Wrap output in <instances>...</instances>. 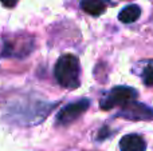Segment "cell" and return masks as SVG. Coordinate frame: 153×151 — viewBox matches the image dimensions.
Masks as SVG:
<instances>
[{
  "label": "cell",
  "instance_id": "3",
  "mask_svg": "<svg viewBox=\"0 0 153 151\" xmlns=\"http://www.w3.org/2000/svg\"><path fill=\"white\" fill-rule=\"evenodd\" d=\"M136 96H137V91L134 88L126 87V86H117L111 88L108 94H105V96L100 102V107L105 111H109L116 107H125L134 102Z\"/></svg>",
  "mask_w": 153,
  "mask_h": 151
},
{
  "label": "cell",
  "instance_id": "1",
  "mask_svg": "<svg viewBox=\"0 0 153 151\" xmlns=\"http://www.w3.org/2000/svg\"><path fill=\"white\" fill-rule=\"evenodd\" d=\"M55 103H45V102H16L11 103L7 107L4 114V119L11 125L18 126H34L43 122Z\"/></svg>",
  "mask_w": 153,
  "mask_h": 151
},
{
  "label": "cell",
  "instance_id": "7",
  "mask_svg": "<svg viewBox=\"0 0 153 151\" xmlns=\"http://www.w3.org/2000/svg\"><path fill=\"white\" fill-rule=\"evenodd\" d=\"M140 16H141V8L136 4H132L122 8L121 12L118 13V20L125 24H130L134 23L136 20H138Z\"/></svg>",
  "mask_w": 153,
  "mask_h": 151
},
{
  "label": "cell",
  "instance_id": "2",
  "mask_svg": "<svg viewBox=\"0 0 153 151\" xmlns=\"http://www.w3.org/2000/svg\"><path fill=\"white\" fill-rule=\"evenodd\" d=\"M79 60L71 54H65L56 60L54 75L55 79L65 88H76L81 83L79 79Z\"/></svg>",
  "mask_w": 153,
  "mask_h": 151
},
{
  "label": "cell",
  "instance_id": "4",
  "mask_svg": "<svg viewBox=\"0 0 153 151\" xmlns=\"http://www.w3.org/2000/svg\"><path fill=\"white\" fill-rule=\"evenodd\" d=\"M90 107L89 99H81V100L73 102V103L65 106L56 115V125L59 126H69L76 120L87 108Z\"/></svg>",
  "mask_w": 153,
  "mask_h": 151
},
{
  "label": "cell",
  "instance_id": "6",
  "mask_svg": "<svg viewBox=\"0 0 153 151\" xmlns=\"http://www.w3.org/2000/svg\"><path fill=\"white\" fill-rule=\"evenodd\" d=\"M120 149L121 151H145L146 142L141 135L129 134L122 136V139L120 141Z\"/></svg>",
  "mask_w": 153,
  "mask_h": 151
},
{
  "label": "cell",
  "instance_id": "8",
  "mask_svg": "<svg viewBox=\"0 0 153 151\" xmlns=\"http://www.w3.org/2000/svg\"><path fill=\"white\" fill-rule=\"evenodd\" d=\"M81 8L91 16H98L105 12L106 4L103 0H82Z\"/></svg>",
  "mask_w": 153,
  "mask_h": 151
},
{
  "label": "cell",
  "instance_id": "9",
  "mask_svg": "<svg viewBox=\"0 0 153 151\" xmlns=\"http://www.w3.org/2000/svg\"><path fill=\"white\" fill-rule=\"evenodd\" d=\"M143 80L146 86H153V60L145 62L143 67Z\"/></svg>",
  "mask_w": 153,
  "mask_h": 151
},
{
  "label": "cell",
  "instance_id": "10",
  "mask_svg": "<svg viewBox=\"0 0 153 151\" xmlns=\"http://www.w3.org/2000/svg\"><path fill=\"white\" fill-rule=\"evenodd\" d=\"M1 4L7 8H13L16 4H18V0H0Z\"/></svg>",
  "mask_w": 153,
  "mask_h": 151
},
{
  "label": "cell",
  "instance_id": "5",
  "mask_svg": "<svg viewBox=\"0 0 153 151\" xmlns=\"http://www.w3.org/2000/svg\"><path fill=\"white\" fill-rule=\"evenodd\" d=\"M117 117H122L129 120H152L153 110L143 103L132 102L128 106L122 107V110L117 114Z\"/></svg>",
  "mask_w": 153,
  "mask_h": 151
}]
</instances>
